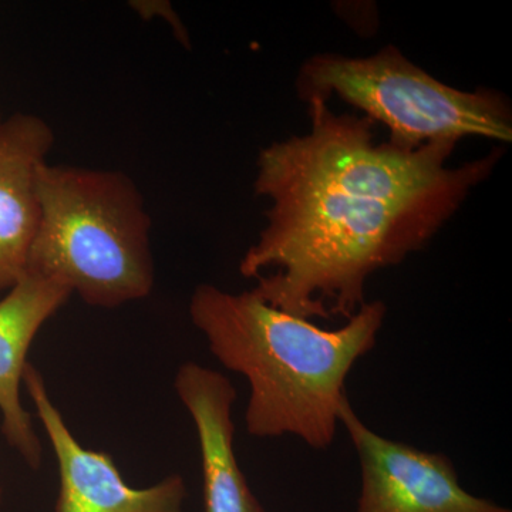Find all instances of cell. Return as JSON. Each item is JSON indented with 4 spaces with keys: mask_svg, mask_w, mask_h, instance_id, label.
Segmentation results:
<instances>
[{
    "mask_svg": "<svg viewBox=\"0 0 512 512\" xmlns=\"http://www.w3.org/2000/svg\"><path fill=\"white\" fill-rule=\"evenodd\" d=\"M312 130L262 151L256 194L268 225L239 272L256 295L303 319L352 318L367 278L419 251L494 170L500 150L448 168L456 143L376 144L373 121L309 101Z\"/></svg>",
    "mask_w": 512,
    "mask_h": 512,
    "instance_id": "obj_1",
    "label": "cell"
},
{
    "mask_svg": "<svg viewBox=\"0 0 512 512\" xmlns=\"http://www.w3.org/2000/svg\"><path fill=\"white\" fill-rule=\"evenodd\" d=\"M190 318L225 369L249 383L245 424L258 439L295 436L315 450L333 443L345 383L360 357L376 345L386 318L383 302H366L338 329H323L241 293L202 284Z\"/></svg>",
    "mask_w": 512,
    "mask_h": 512,
    "instance_id": "obj_2",
    "label": "cell"
},
{
    "mask_svg": "<svg viewBox=\"0 0 512 512\" xmlns=\"http://www.w3.org/2000/svg\"><path fill=\"white\" fill-rule=\"evenodd\" d=\"M40 222L28 274L114 309L153 292L151 218L136 183L120 171L45 163L37 174Z\"/></svg>",
    "mask_w": 512,
    "mask_h": 512,
    "instance_id": "obj_3",
    "label": "cell"
},
{
    "mask_svg": "<svg viewBox=\"0 0 512 512\" xmlns=\"http://www.w3.org/2000/svg\"><path fill=\"white\" fill-rule=\"evenodd\" d=\"M298 90L308 103L336 94L389 128V143L402 150L441 141L457 144L467 136L512 140L511 107L503 96L447 86L393 46L366 59L312 57L302 66Z\"/></svg>",
    "mask_w": 512,
    "mask_h": 512,
    "instance_id": "obj_4",
    "label": "cell"
},
{
    "mask_svg": "<svg viewBox=\"0 0 512 512\" xmlns=\"http://www.w3.org/2000/svg\"><path fill=\"white\" fill-rule=\"evenodd\" d=\"M339 423L359 457L362 487L356 512H511L468 493L453 461L441 453L386 439L343 400Z\"/></svg>",
    "mask_w": 512,
    "mask_h": 512,
    "instance_id": "obj_5",
    "label": "cell"
},
{
    "mask_svg": "<svg viewBox=\"0 0 512 512\" xmlns=\"http://www.w3.org/2000/svg\"><path fill=\"white\" fill-rule=\"evenodd\" d=\"M23 384L56 457V512H184L188 488L183 476L170 474L144 488L126 483L109 453L83 447L74 437L32 363Z\"/></svg>",
    "mask_w": 512,
    "mask_h": 512,
    "instance_id": "obj_6",
    "label": "cell"
},
{
    "mask_svg": "<svg viewBox=\"0 0 512 512\" xmlns=\"http://www.w3.org/2000/svg\"><path fill=\"white\" fill-rule=\"evenodd\" d=\"M174 389L197 431L205 512H265L235 454L234 384L224 373L185 362L175 373Z\"/></svg>",
    "mask_w": 512,
    "mask_h": 512,
    "instance_id": "obj_7",
    "label": "cell"
},
{
    "mask_svg": "<svg viewBox=\"0 0 512 512\" xmlns=\"http://www.w3.org/2000/svg\"><path fill=\"white\" fill-rule=\"evenodd\" d=\"M53 144L52 127L35 114L0 124V298L28 274L40 222L37 174Z\"/></svg>",
    "mask_w": 512,
    "mask_h": 512,
    "instance_id": "obj_8",
    "label": "cell"
},
{
    "mask_svg": "<svg viewBox=\"0 0 512 512\" xmlns=\"http://www.w3.org/2000/svg\"><path fill=\"white\" fill-rule=\"evenodd\" d=\"M72 292L42 276L26 274L0 298V417L2 434L26 466L39 470L43 444L32 413L20 399L28 353L37 333L69 302Z\"/></svg>",
    "mask_w": 512,
    "mask_h": 512,
    "instance_id": "obj_9",
    "label": "cell"
},
{
    "mask_svg": "<svg viewBox=\"0 0 512 512\" xmlns=\"http://www.w3.org/2000/svg\"><path fill=\"white\" fill-rule=\"evenodd\" d=\"M130 8L136 10L140 18L165 20L170 25V28L173 29L177 40H180L184 46L190 45V37L187 35V30H185L171 3L163 2V0H137V2H130Z\"/></svg>",
    "mask_w": 512,
    "mask_h": 512,
    "instance_id": "obj_10",
    "label": "cell"
},
{
    "mask_svg": "<svg viewBox=\"0 0 512 512\" xmlns=\"http://www.w3.org/2000/svg\"><path fill=\"white\" fill-rule=\"evenodd\" d=\"M2 501H3V484H2V477H0V507H2Z\"/></svg>",
    "mask_w": 512,
    "mask_h": 512,
    "instance_id": "obj_11",
    "label": "cell"
},
{
    "mask_svg": "<svg viewBox=\"0 0 512 512\" xmlns=\"http://www.w3.org/2000/svg\"><path fill=\"white\" fill-rule=\"evenodd\" d=\"M3 117H2V111H0V124H2Z\"/></svg>",
    "mask_w": 512,
    "mask_h": 512,
    "instance_id": "obj_12",
    "label": "cell"
}]
</instances>
